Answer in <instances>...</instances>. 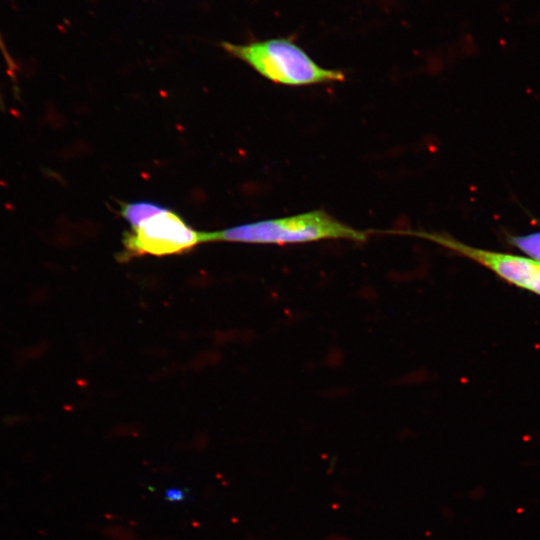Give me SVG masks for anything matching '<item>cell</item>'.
I'll return each instance as SVG.
<instances>
[{"label":"cell","instance_id":"8","mask_svg":"<svg viewBox=\"0 0 540 540\" xmlns=\"http://www.w3.org/2000/svg\"><path fill=\"white\" fill-rule=\"evenodd\" d=\"M187 493L185 490L178 487H171L165 491V498L172 502H180L185 500Z\"/></svg>","mask_w":540,"mask_h":540},{"label":"cell","instance_id":"1","mask_svg":"<svg viewBox=\"0 0 540 540\" xmlns=\"http://www.w3.org/2000/svg\"><path fill=\"white\" fill-rule=\"evenodd\" d=\"M370 233L355 229L324 210H312L205 232V238L206 242L288 245L321 240L365 242Z\"/></svg>","mask_w":540,"mask_h":540},{"label":"cell","instance_id":"7","mask_svg":"<svg viewBox=\"0 0 540 540\" xmlns=\"http://www.w3.org/2000/svg\"><path fill=\"white\" fill-rule=\"evenodd\" d=\"M0 50L2 51L3 55H4V58H5V61H6V64H7V67H8V72H9V75L11 77V80L13 81V85H14V93L15 94H18V88H17V81H16V66H15V63L14 61L12 60V58L10 57V55L8 54L6 48H5V45L3 44V41L0 37Z\"/></svg>","mask_w":540,"mask_h":540},{"label":"cell","instance_id":"4","mask_svg":"<svg viewBox=\"0 0 540 540\" xmlns=\"http://www.w3.org/2000/svg\"><path fill=\"white\" fill-rule=\"evenodd\" d=\"M432 241L491 270L506 282L540 296V262L529 256L498 252L467 245L439 232L387 231Z\"/></svg>","mask_w":540,"mask_h":540},{"label":"cell","instance_id":"3","mask_svg":"<svg viewBox=\"0 0 540 540\" xmlns=\"http://www.w3.org/2000/svg\"><path fill=\"white\" fill-rule=\"evenodd\" d=\"M200 243H206L205 232L196 231L180 215L166 209L124 233L121 258L180 254Z\"/></svg>","mask_w":540,"mask_h":540},{"label":"cell","instance_id":"6","mask_svg":"<svg viewBox=\"0 0 540 540\" xmlns=\"http://www.w3.org/2000/svg\"><path fill=\"white\" fill-rule=\"evenodd\" d=\"M509 240L513 246L527 256L540 262V230L523 235L511 236Z\"/></svg>","mask_w":540,"mask_h":540},{"label":"cell","instance_id":"5","mask_svg":"<svg viewBox=\"0 0 540 540\" xmlns=\"http://www.w3.org/2000/svg\"><path fill=\"white\" fill-rule=\"evenodd\" d=\"M164 206L148 201H138L122 203L120 205V215L130 224L136 227L151 217L166 210Z\"/></svg>","mask_w":540,"mask_h":540},{"label":"cell","instance_id":"9","mask_svg":"<svg viewBox=\"0 0 540 540\" xmlns=\"http://www.w3.org/2000/svg\"><path fill=\"white\" fill-rule=\"evenodd\" d=\"M0 108L3 110L5 108L4 101L2 100L1 94H0Z\"/></svg>","mask_w":540,"mask_h":540},{"label":"cell","instance_id":"2","mask_svg":"<svg viewBox=\"0 0 540 540\" xmlns=\"http://www.w3.org/2000/svg\"><path fill=\"white\" fill-rule=\"evenodd\" d=\"M221 45L227 53L276 84L301 87L346 79L341 70L320 66L289 38H271L247 44L223 42Z\"/></svg>","mask_w":540,"mask_h":540}]
</instances>
